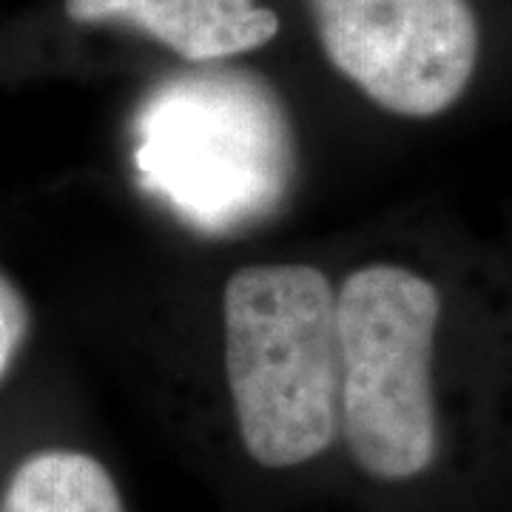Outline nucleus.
Instances as JSON below:
<instances>
[{"mask_svg": "<svg viewBox=\"0 0 512 512\" xmlns=\"http://www.w3.org/2000/svg\"><path fill=\"white\" fill-rule=\"evenodd\" d=\"M0 512H128L109 467L86 450L49 447L23 458L0 493Z\"/></svg>", "mask_w": 512, "mask_h": 512, "instance_id": "423d86ee", "label": "nucleus"}, {"mask_svg": "<svg viewBox=\"0 0 512 512\" xmlns=\"http://www.w3.org/2000/svg\"><path fill=\"white\" fill-rule=\"evenodd\" d=\"M291 151L279 97L242 69L180 74L137 114L140 174L205 231H234L271 211L291 177Z\"/></svg>", "mask_w": 512, "mask_h": 512, "instance_id": "f03ea898", "label": "nucleus"}, {"mask_svg": "<svg viewBox=\"0 0 512 512\" xmlns=\"http://www.w3.org/2000/svg\"><path fill=\"white\" fill-rule=\"evenodd\" d=\"M222 365L245 456L308 467L339 441L336 288L308 262H259L222 291Z\"/></svg>", "mask_w": 512, "mask_h": 512, "instance_id": "f257e3e1", "label": "nucleus"}, {"mask_svg": "<svg viewBox=\"0 0 512 512\" xmlns=\"http://www.w3.org/2000/svg\"><path fill=\"white\" fill-rule=\"evenodd\" d=\"M439 322V288L407 265L370 262L336 288L339 439L373 481H413L439 453Z\"/></svg>", "mask_w": 512, "mask_h": 512, "instance_id": "7ed1b4c3", "label": "nucleus"}, {"mask_svg": "<svg viewBox=\"0 0 512 512\" xmlns=\"http://www.w3.org/2000/svg\"><path fill=\"white\" fill-rule=\"evenodd\" d=\"M66 15L89 26H134L197 66L256 52L279 32L262 0H66Z\"/></svg>", "mask_w": 512, "mask_h": 512, "instance_id": "39448f33", "label": "nucleus"}, {"mask_svg": "<svg viewBox=\"0 0 512 512\" xmlns=\"http://www.w3.org/2000/svg\"><path fill=\"white\" fill-rule=\"evenodd\" d=\"M32 325V313L20 288L0 271V382L15 365V356L23 348Z\"/></svg>", "mask_w": 512, "mask_h": 512, "instance_id": "0eeeda50", "label": "nucleus"}, {"mask_svg": "<svg viewBox=\"0 0 512 512\" xmlns=\"http://www.w3.org/2000/svg\"><path fill=\"white\" fill-rule=\"evenodd\" d=\"M330 66L396 117L453 109L478 63L467 0H308Z\"/></svg>", "mask_w": 512, "mask_h": 512, "instance_id": "20e7f679", "label": "nucleus"}]
</instances>
